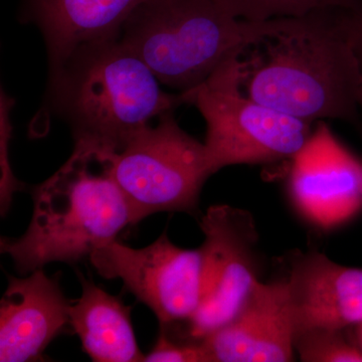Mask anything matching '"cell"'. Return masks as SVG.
Segmentation results:
<instances>
[{"mask_svg":"<svg viewBox=\"0 0 362 362\" xmlns=\"http://www.w3.org/2000/svg\"><path fill=\"white\" fill-rule=\"evenodd\" d=\"M328 8L277 18L235 59L240 89L247 97L312 123L356 122L358 61L347 14Z\"/></svg>","mask_w":362,"mask_h":362,"instance_id":"cell-1","label":"cell"},{"mask_svg":"<svg viewBox=\"0 0 362 362\" xmlns=\"http://www.w3.org/2000/svg\"><path fill=\"white\" fill-rule=\"evenodd\" d=\"M116 150L88 140L61 168L33 189V216L18 239L2 238V254L23 275L52 262L74 264L117 240L132 225L128 202L117 182Z\"/></svg>","mask_w":362,"mask_h":362,"instance_id":"cell-2","label":"cell"},{"mask_svg":"<svg viewBox=\"0 0 362 362\" xmlns=\"http://www.w3.org/2000/svg\"><path fill=\"white\" fill-rule=\"evenodd\" d=\"M54 102L75 140L119 151L152 120L188 104L163 92L154 74L120 37L78 47L52 74Z\"/></svg>","mask_w":362,"mask_h":362,"instance_id":"cell-3","label":"cell"},{"mask_svg":"<svg viewBox=\"0 0 362 362\" xmlns=\"http://www.w3.org/2000/svg\"><path fill=\"white\" fill-rule=\"evenodd\" d=\"M270 23L238 20L214 0H148L131 14L120 40L159 83L185 93L239 56Z\"/></svg>","mask_w":362,"mask_h":362,"instance_id":"cell-4","label":"cell"},{"mask_svg":"<svg viewBox=\"0 0 362 362\" xmlns=\"http://www.w3.org/2000/svg\"><path fill=\"white\" fill-rule=\"evenodd\" d=\"M235 58L204 84L185 92L206 123V145L214 175L226 166L290 161L303 148L313 124L247 97L240 89Z\"/></svg>","mask_w":362,"mask_h":362,"instance_id":"cell-5","label":"cell"},{"mask_svg":"<svg viewBox=\"0 0 362 362\" xmlns=\"http://www.w3.org/2000/svg\"><path fill=\"white\" fill-rule=\"evenodd\" d=\"M114 173L128 202L132 225L157 213H199V195L213 169L204 143L159 117L117 151Z\"/></svg>","mask_w":362,"mask_h":362,"instance_id":"cell-6","label":"cell"},{"mask_svg":"<svg viewBox=\"0 0 362 362\" xmlns=\"http://www.w3.org/2000/svg\"><path fill=\"white\" fill-rule=\"evenodd\" d=\"M204 233L201 303L187 322L194 341L228 322L258 282L259 235L249 211L226 204L209 207L199 220Z\"/></svg>","mask_w":362,"mask_h":362,"instance_id":"cell-7","label":"cell"},{"mask_svg":"<svg viewBox=\"0 0 362 362\" xmlns=\"http://www.w3.org/2000/svg\"><path fill=\"white\" fill-rule=\"evenodd\" d=\"M90 263L105 279L124 287L149 307L161 326L189 322L201 303V250L182 249L163 233L149 246L133 249L114 240L98 247Z\"/></svg>","mask_w":362,"mask_h":362,"instance_id":"cell-8","label":"cell"},{"mask_svg":"<svg viewBox=\"0 0 362 362\" xmlns=\"http://www.w3.org/2000/svg\"><path fill=\"white\" fill-rule=\"evenodd\" d=\"M287 194L295 211L316 230L330 232L362 211V158L319 121L290 160Z\"/></svg>","mask_w":362,"mask_h":362,"instance_id":"cell-9","label":"cell"},{"mask_svg":"<svg viewBox=\"0 0 362 362\" xmlns=\"http://www.w3.org/2000/svg\"><path fill=\"white\" fill-rule=\"evenodd\" d=\"M199 341L211 362L294 361V329L286 281H258L235 315Z\"/></svg>","mask_w":362,"mask_h":362,"instance_id":"cell-10","label":"cell"},{"mask_svg":"<svg viewBox=\"0 0 362 362\" xmlns=\"http://www.w3.org/2000/svg\"><path fill=\"white\" fill-rule=\"evenodd\" d=\"M293 329H347L362 323V269L318 252L297 254L288 278Z\"/></svg>","mask_w":362,"mask_h":362,"instance_id":"cell-11","label":"cell"},{"mask_svg":"<svg viewBox=\"0 0 362 362\" xmlns=\"http://www.w3.org/2000/svg\"><path fill=\"white\" fill-rule=\"evenodd\" d=\"M71 302L62 291L59 274L42 269L26 278H9L0 302V361H37L66 325Z\"/></svg>","mask_w":362,"mask_h":362,"instance_id":"cell-12","label":"cell"},{"mask_svg":"<svg viewBox=\"0 0 362 362\" xmlns=\"http://www.w3.org/2000/svg\"><path fill=\"white\" fill-rule=\"evenodd\" d=\"M148 0H26L44 33L56 73L78 47L116 40L131 14Z\"/></svg>","mask_w":362,"mask_h":362,"instance_id":"cell-13","label":"cell"},{"mask_svg":"<svg viewBox=\"0 0 362 362\" xmlns=\"http://www.w3.org/2000/svg\"><path fill=\"white\" fill-rule=\"evenodd\" d=\"M82 295L71 303L70 326L96 362L144 361L131 322V308L81 276Z\"/></svg>","mask_w":362,"mask_h":362,"instance_id":"cell-14","label":"cell"},{"mask_svg":"<svg viewBox=\"0 0 362 362\" xmlns=\"http://www.w3.org/2000/svg\"><path fill=\"white\" fill-rule=\"evenodd\" d=\"M240 21L263 23L298 18L328 8L362 9V0H214Z\"/></svg>","mask_w":362,"mask_h":362,"instance_id":"cell-15","label":"cell"},{"mask_svg":"<svg viewBox=\"0 0 362 362\" xmlns=\"http://www.w3.org/2000/svg\"><path fill=\"white\" fill-rule=\"evenodd\" d=\"M346 329L317 328L295 335L294 349L304 362H362V350Z\"/></svg>","mask_w":362,"mask_h":362,"instance_id":"cell-16","label":"cell"},{"mask_svg":"<svg viewBox=\"0 0 362 362\" xmlns=\"http://www.w3.org/2000/svg\"><path fill=\"white\" fill-rule=\"evenodd\" d=\"M13 107V99L7 96L4 90L0 96V201L1 214H6L11 206L13 194L23 189V185L14 176L9 162V142L13 136V125L11 122V111Z\"/></svg>","mask_w":362,"mask_h":362,"instance_id":"cell-17","label":"cell"},{"mask_svg":"<svg viewBox=\"0 0 362 362\" xmlns=\"http://www.w3.org/2000/svg\"><path fill=\"white\" fill-rule=\"evenodd\" d=\"M146 362H211L201 341L178 342L162 327L156 345L144 356Z\"/></svg>","mask_w":362,"mask_h":362,"instance_id":"cell-18","label":"cell"},{"mask_svg":"<svg viewBox=\"0 0 362 362\" xmlns=\"http://www.w3.org/2000/svg\"><path fill=\"white\" fill-rule=\"evenodd\" d=\"M347 21L350 35L354 42V49L358 61L359 73H361V85H359V110L362 112V9L349 11Z\"/></svg>","mask_w":362,"mask_h":362,"instance_id":"cell-19","label":"cell"},{"mask_svg":"<svg viewBox=\"0 0 362 362\" xmlns=\"http://www.w3.org/2000/svg\"><path fill=\"white\" fill-rule=\"evenodd\" d=\"M356 339L357 344L362 350V323L356 326Z\"/></svg>","mask_w":362,"mask_h":362,"instance_id":"cell-20","label":"cell"}]
</instances>
